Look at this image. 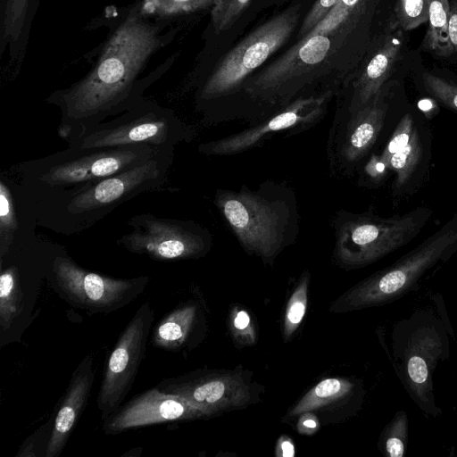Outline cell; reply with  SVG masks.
I'll return each instance as SVG.
<instances>
[{"label":"cell","instance_id":"1","mask_svg":"<svg viewBox=\"0 0 457 457\" xmlns=\"http://www.w3.org/2000/svg\"><path fill=\"white\" fill-rule=\"evenodd\" d=\"M369 46L357 30L343 26L298 40L245 80L243 93L251 104L254 123L300 96L321 93L315 89L317 84L337 94L339 88L328 77L335 73L344 83L349 74L332 58L343 50L359 65Z\"/></svg>","mask_w":457,"mask_h":457},{"label":"cell","instance_id":"2","mask_svg":"<svg viewBox=\"0 0 457 457\" xmlns=\"http://www.w3.org/2000/svg\"><path fill=\"white\" fill-rule=\"evenodd\" d=\"M134 35V34H133ZM120 33L108 55L94 70L70 88L52 94L47 102L61 111L60 136L72 135L94 127L133 108L142 96L148 80H137L147 50L143 37Z\"/></svg>","mask_w":457,"mask_h":457},{"label":"cell","instance_id":"3","mask_svg":"<svg viewBox=\"0 0 457 457\" xmlns=\"http://www.w3.org/2000/svg\"><path fill=\"white\" fill-rule=\"evenodd\" d=\"M213 202L242 247L265 261L297 238V198L285 183L266 180L256 188L218 189Z\"/></svg>","mask_w":457,"mask_h":457},{"label":"cell","instance_id":"4","mask_svg":"<svg viewBox=\"0 0 457 457\" xmlns=\"http://www.w3.org/2000/svg\"><path fill=\"white\" fill-rule=\"evenodd\" d=\"M392 358L395 373L413 403L426 415L438 417L433 375L439 361L450 357L445 324L431 310L417 309L395 324Z\"/></svg>","mask_w":457,"mask_h":457},{"label":"cell","instance_id":"5","mask_svg":"<svg viewBox=\"0 0 457 457\" xmlns=\"http://www.w3.org/2000/svg\"><path fill=\"white\" fill-rule=\"evenodd\" d=\"M300 19L299 5L287 7L228 51L207 77L197 94V107L214 122L225 99L243 92L245 80L291 37Z\"/></svg>","mask_w":457,"mask_h":457},{"label":"cell","instance_id":"6","mask_svg":"<svg viewBox=\"0 0 457 457\" xmlns=\"http://www.w3.org/2000/svg\"><path fill=\"white\" fill-rule=\"evenodd\" d=\"M429 216L430 211L421 207L392 218L338 211L333 219L334 256L345 268L369 265L409 243Z\"/></svg>","mask_w":457,"mask_h":457},{"label":"cell","instance_id":"7","mask_svg":"<svg viewBox=\"0 0 457 457\" xmlns=\"http://www.w3.org/2000/svg\"><path fill=\"white\" fill-rule=\"evenodd\" d=\"M457 251V212L440 229L392 265L377 271L344 296L343 310L392 303L412 290L423 275Z\"/></svg>","mask_w":457,"mask_h":457},{"label":"cell","instance_id":"8","mask_svg":"<svg viewBox=\"0 0 457 457\" xmlns=\"http://www.w3.org/2000/svg\"><path fill=\"white\" fill-rule=\"evenodd\" d=\"M195 130L171 110L144 99L113 119L87 128L66 139L68 148L87 150L128 145L175 147L193 139Z\"/></svg>","mask_w":457,"mask_h":457},{"label":"cell","instance_id":"9","mask_svg":"<svg viewBox=\"0 0 457 457\" xmlns=\"http://www.w3.org/2000/svg\"><path fill=\"white\" fill-rule=\"evenodd\" d=\"M173 150L164 148L127 170L63 193L64 217L77 225H88L126 201L162 188L172 163Z\"/></svg>","mask_w":457,"mask_h":457},{"label":"cell","instance_id":"10","mask_svg":"<svg viewBox=\"0 0 457 457\" xmlns=\"http://www.w3.org/2000/svg\"><path fill=\"white\" fill-rule=\"evenodd\" d=\"M168 147L128 145L66 150L30 167L29 175L43 187L67 193L127 170ZM173 148V147H172Z\"/></svg>","mask_w":457,"mask_h":457},{"label":"cell","instance_id":"11","mask_svg":"<svg viewBox=\"0 0 457 457\" xmlns=\"http://www.w3.org/2000/svg\"><path fill=\"white\" fill-rule=\"evenodd\" d=\"M52 285L73 307L88 314L111 313L141 295L150 277L114 278L87 270L66 255H57L51 267Z\"/></svg>","mask_w":457,"mask_h":457},{"label":"cell","instance_id":"12","mask_svg":"<svg viewBox=\"0 0 457 457\" xmlns=\"http://www.w3.org/2000/svg\"><path fill=\"white\" fill-rule=\"evenodd\" d=\"M132 230L117 243L127 251L161 262L199 258L212 246V234L193 220L156 217L150 213L133 216Z\"/></svg>","mask_w":457,"mask_h":457},{"label":"cell","instance_id":"13","mask_svg":"<svg viewBox=\"0 0 457 457\" xmlns=\"http://www.w3.org/2000/svg\"><path fill=\"white\" fill-rule=\"evenodd\" d=\"M335 90L300 96L245 129L198 145L204 155L228 156L260 147L277 134L287 136L306 130L326 115Z\"/></svg>","mask_w":457,"mask_h":457},{"label":"cell","instance_id":"14","mask_svg":"<svg viewBox=\"0 0 457 457\" xmlns=\"http://www.w3.org/2000/svg\"><path fill=\"white\" fill-rule=\"evenodd\" d=\"M154 319L152 303L145 301L120 333L111 352L96 397L101 421L115 411L129 393L145 358Z\"/></svg>","mask_w":457,"mask_h":457},{"label":"cell","instance_id":"15","mask_svg":"<svg viewBox=\"0 0 457 457\" xmlns=\"http://www.w3.org/2000/svg\"><path fill=\"white\" fill-rule=\"evenodd\" d=\"M386 84L357 113L334 121L329 131L327 153L331 174H353L374 147L389 109Z\"/></svg>","mask_w":457,"mask_h":457},{"label":"cell","instance_id":"16","mask_svg":"<svg viewBox=\"0 0 457 457\" xmlns=\"http://www.w3.org/2000/svg\"><path fill=\"white\" fill-rule=\"evenodd\" d=\"M403 32L386 26L382 34L370 41L361 62L339 88L344 93L337 103L334 121L357 113L386 85L402 53Z\"/></svg>","mask_w":457,"mask_h":457},{"label":"cell","instance_id":"17","mask_svg":"<svg viewBox=\"0 0 457 457\" xmlns=\"http://www.w3.org/2000/svg\"><path fill=\"white\" fill-rule=\"evenodd\" d=\"M206 416L184 399L155 386L134 395L103 421L106 435H117L154 424L192 420Z\"/></svg>","mask_w":457,"mask_h":457},{"label":"cell","instance_id":"18","mask_svg":"<svg viewBox=\"0 0 457 457\" xmlns=\"http://www.w3.org/2000/svg\"><path fill=\"white\" fill-rule=\"evenodd\" d=\"M155 386L166 394L184 399L206 417L221 410L241 406L249 399L246 386L232 377L191 373L164 378Z\"/></svg>","mask_w":457,"mask_h":457},{"label":"cell","instance_id":"19","mask_svg":"<svg viewBox=\"0 0 457 457\" xmlns=\"http://www.w3.org/2000/svg\"><path fill=\"white\" fill-rule=\"evenodd\" d=\"M94 380L93 356L88 353L74 370L62 396L47 442L46 457H58L62 453L87 406Z\"/></svg>","mask_w":457,"mask_h":457},{"label":"cell","instance_id":"20","mask_svg":"<svg viewBox=\"0 0 457 457\" xmlns=\"http://www.w3.org/2000/svg\"><path fill=\"white\" fill-rule=\"evenodd\" d=\"M423 156L420 133L411 113H406L382 152L378 161H370L366 170L380 173L390 168L395 173V187L401 188L412 178Z\"/></svg>","mask_w":457,"mask_h":457},{"label":"cell","instance_id":"21","mask_svg":"<svg viewBox=\"0 0 457 457\" xmlns=\"http://www.w3.org/2000/svg\"><path fill=\"white\" fill-rule=\"evenodd\" d=\"M197 318L195 304L185 303L163 316L151 331V344L165 351L179 352L186 346Z\"/></svg>","mask_w":457,"mask_h":457},{"label":"cell","instance_id":"22","mask_svg":"<svg viewBox=\"0 0 457 457\" xmlns=\"http://www.w3.org/2000/svg\"><path fill=\"white\" fill-rule=\"evenodd\" d=\"M381 1L340 0L306 36L334 30L344 26L353 28L370 37L373 19Z\"/></svg>","mask_w":457,"mask_h":457},{"label":"cell","instance_id":"23","mask_svg":"<svg viewBox=\"0 0 457 457\" xmlns=\"http://www.w3.org/2000/svg\"><path fill=\"white\" fill-rule=\"evenodd\" d=\"M450 10L448 0H429L428 29L422 46L426 51L440 57L453 54L449 37Z\"/></svg>","mask_w":457,"mask_h":457},{"label":"cell","instance_id":"24","mask_svg":"<svg viewBox=\"0 0 457 457\" xmlns=\"http://www.w3.org/2000/svg\"><path fill=\"white\" fill-rule=\"evenodd\" d=\"M23 293L17 268L11 266L0 275V328L7 330L22 310Z\"/></svg>","mask_w":457,"mask_h":457},{"label":"cell","instance_id":"25","mask_svg":"<svg viewBox=\"0 0 457 457\" xmlns=\"http://www.w3.org/2000/svg\"><path fill=\"white\" fill-rule=\"evenodd\" d=\"M352 386V384L345 380L337 378L324 379L302 398L290 414H302L328 404L348 394Z\"/></svg>","mask_w":457,"mask_h":457},{"label":"cell","instance_id":"26","mask_svg":"<svg viewBox=\"0 0 457 457\" xmlns=\"http://www.w3.org/2000/svg\"><path fill=\"white\" fill-rule=\"evenodd\" d=\"M429 0H397L387 27L410 31L428 22Z\"/></svg>","mask_w":457,"mask_h":457},{"label":"cell","instance_id":"27","mask_svg":"<svg viewBox=\"0 0 457 457\" xmlns=\"http://www.w3.org/2000/svg\"><path fill=\"white\" fill-rule=\"evenodd\" d=\"M408 414L405 411H396L392 420L381 433L379 445L382 453L387 457H403L408 442Z\"/></svg>","mask_w":457,"mask_h":457},{"label":"cell","instance_id":"28","mask_svg":"<svg viewBox=\"0 0 457 457\" xmlns=\"http://www.w3.org/2000/svg\"><path fill=\"white\" fill-rule=\"evenodd\" d=\"M18 228L14 202L12 193L4 184L0 181V257L3 261L8 252Z\"/></svg>","mask_w":457,"mask_h":457},{"label":"cell","instance_id":"29","mask_svg":"<svg viewBox=\"0 0 457 457\" xmlns=\"http://www.w3.org/2000/svg\"><path fill=\"white\" fill-rule=\"evenodd\" d=\"M308 275L304 274L297 288L289 299L286 318L284 333L287 337L296 330L301 323L307 305Z\"/></svg>","mask_w":457,"mask_h":457},{"label":"cell","instance_id":"30","mask_svg":"<svg viewBox=\"0 0 457 457\" xmlns=\"http://www.w3.org/2000/svg\"><path fill=\"white\" fill-rule=\"evenodd\" d=\"M424 89L436 101L457 112V85L429 72L421 76Z\"/></svg>","mask_w":457,"mask_h":457},{"label":"cell","instance_id":"31","mask_svg":"<svg viewBox=\"0 0 457 457\" xmlns=\"http://www.w3.org/2000/svg\"><path fill=\"white\" fill-rule=\"evenodd\" d=\"M251 0H217L212 6V21L217 33L228 30Z\"/></svg>","mask_w":457,"mask_h":457},{"label":"cell","instance_id":"32","mask_svg":"<svg viewBox=\"0 0 457 457\" xmlns=\"http://www.w3.org/2000/svg\"><path fill=\"white\" fill-rule=\"evenodd\" d=\"M340 0H317L306 14L299 32L298 40L305 37L327 14L337 5Z\"/></svg>","mask_w":457,"mask_h":457},{"label":"cell","instance_id":"33","mask_svg":"<svg viewBox=\"0 0 457 457\" xmlns=\"http://www.w3.org/2000/svg\"><path fill=\"white\" fill-rule=\"evenodd\" d=\"M449 37L453 53L457 54V0L451 4L449 17Z\"/></svg>","mask_w":457,"mask_h":457},{"label":"cell","instance_id":"34","mask_svg":"<svg viewBox=\"0 0 457 457\" xmlns=\"http://www.w3.org/2000/svg\"><path fill=\"white\" fill-rule=\"evenodd\" d=\"M250 324V318L246 312L240 311L234 319V327L237 330L245 329Z\"/></svg>","mask_w":457,"mask_h":457},{"label":"cell","instance_id":"35","mask_svg":"<svg viewBox=\"0 0 457 457\" xmlns=\"http://www.w3.org/2000/svg\"><path fill=\"white\" fill-rule=\"evenodd\" d=\"M280 455L283 457H293L295 447L290 440H283L279 445Z\"/></svg>","mask_w":457,"mask_h":457},{"label":"cell","instance_id":"36","mask_svg":"<svg viewBox=\"0 0 457 457\" xmlns=\"http://www.w3.org/2000/svg\"><path fill=\"white\" fill-rule=\"evenodd\" d=\"M301 425L303 428H304V429H307V430H315L318 426L316 420L311 417L304 419L301 422Z\"/></svg>","mask_w":457,"mask_h":457}]
</instances>
